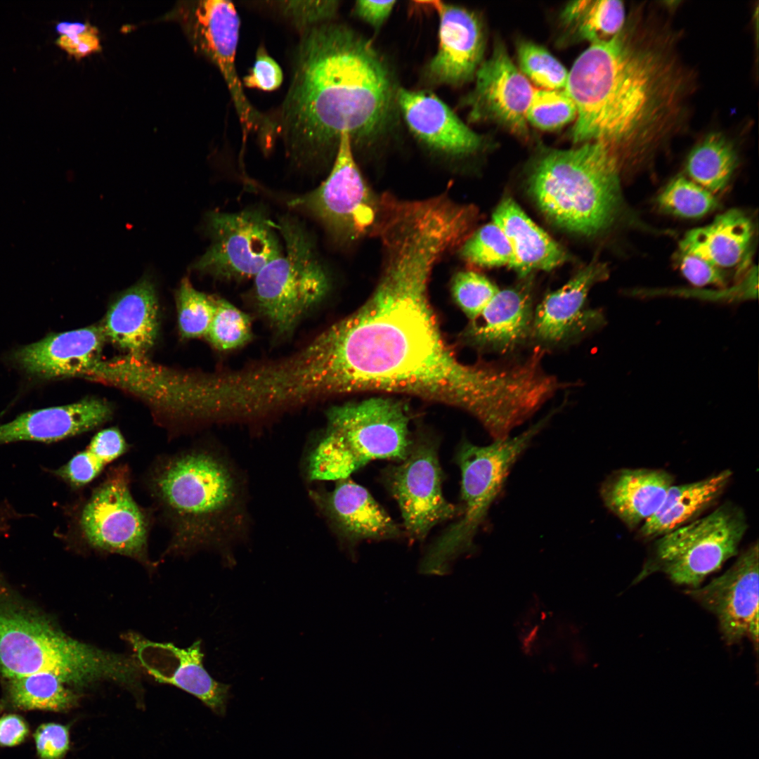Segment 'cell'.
<instances>
[{"instance_id": "484cf974", "label": "cell", "mask_w": 759, "mask_h": 759, "mask_svg": "<svg viewBox=\"0 0 759 759\" xmlns=\"http://www.w3.org/2000/svg\"><path fill=\"white\" fill-rule=\"evenodd\" d=\"M106 339L131 356L141 357L155 344L158 304L155 286L143 278L112 303L101 324Z\"/></svg>"}, {"instance_id": "f546056e", "label": "cell", "mask_w": 759, "mask_h": 759, "mask_svg": "<svg viewBox=\"0 0 759 759\" xmlns=\"http://www.w3.org/2000/svg\"><path fill=\"white\" fill-rule=\"evenodd\" d=\"M732 476L725 469L692 483L673 485L657 511L640 526L643 539H654L698 517L718 499Z\"/></svg>"}, {"instance_id": "e575fe53", "label": "cell", "mask_w": 759, "mask_h": 759, "mask_svg": "<svg viewBox=\"0 0 759 759\" xmlns=\"http://www.w3.org/2000/svg\"><path fill=\"white\" fill-rule=\"evenodd\" d=\"M657 203L664 212L687 219L701 217L718 206L713 193L682 176L664 188Z\"/></svg>"}, {"instance_id": "9a60e30c", "label": "cell", "mask_w": 759, "mask_h": 759, "mask_svg": "<svg viewBox=\"0 0 759 759\" xmlns=\"http://www.w3.org/2000/svg\"><path fill=\"white\" fill-rule=\"evenodd\" d=\"M182 13L195 49L212 62L223 76L242 129L253 130L260 140L264 138L272 129L271 119L249 103L236 71L240 21L235 6L225 0L198 1L183 6Z\"/></svg>"}, {"instance_id": "d590c367", "label": "cell", "mask_w": 759, "mask_h": 759, "mask_svg": "<svg viewBox=\"0 0 759 759\" xmlns=\"http://www.w3.org/2000/svg\"><path fill=\"white\" fill-rule=\"evenodd\" d=\"M205 337L219 351L239 348L252 338L251 319L227 300L215 297L214 312Z\"/></svg>"}, {"instance_id": "4316f807", "label": "cell", "mask_w": 759, "mask_h": 759, "mask_svg": "<svg viewBox=\"0 0 759 759\" xmlns=\"http://www.w3.org/2000/svg\"><path fill=\"white\" fill-rule=\"evenodd\" d=\"M673 483L663 469L623 468L606 478L599 493L607 509L632 529L657 511Z\"/></svg>"}, {"instance_id": "d6a6232c", "label": "cell", "mask_w": 759, "mask_h": 759, "mask_svg": "<svg viewBox=\"0 0 759 759\" xmlns=\"http://www.w3.org/2000/svg\"><path fill=\"white\" fill-rule=\"evenodd\" d=\"M738 164L734 147L721 133L706 136L690 152L686 171L694 182L712 193L728 184Z\"/></svg>"}, {"instance_id": "8fae6325", "label": "cell", "mask_w": 759, "mask_h": 759, "mask_svg": "<svg viewBox=\"0 0 759 759\" xmlns=\"http://www.w3.org/2000/svg\"><path fill=\"white\" fill-rule=\"evenodd\" d=\"M129 468L110 469L83 503L78 531L91 549L148 562L150 518L131 491Z\"/></svg>"}, {"instance_id": "60d3db41", "label": "cell", "mask_w": 759, "mask_h": 759, "mask_svg": "<svg viewBox=\"0 0 759 759\" xmlns=\"http://www.w3.org/2000/svg\"><path fill=\"white\" fill-rule=\"evenodd\" d=\"M455 301L470 320H475L499 291L485 275L472 271L456 274L452 283Z\"/></svg>"}, {"instance_id": "74e56055", "label": "cell", "mask_w": 759, "mask_h": 759, "mask_svg": "<svg viewBox=\"0 0 759 759\" xmlns=\"http://www.w3.org/2000/svg\"><path fill=\"white\" fill-rule=\"evenodd\" d=\"M461 255L468 263L480 267L508 266L513 268L514 257L502 231L493 222L486 224L463 242Z\"/></svg>"}, {"instance_id": "7a4b0ae2", "label": "cell", "mask_w": 759, "mask_h": 759, "mask_svg": "<svg viewBox=\"0 0 759 759\" xmlns=\"http://www.w3.org/2000/svg\"><path fill=\"white\" fill-rule=\"evenodd\" d=\"M396 95L389 70L371 44L326 22L302 32L274 122L276 134L294 163L313 166L337 148L342 132L352 140L383 129Z\"/></svg>"}, {"instance_id": "ac0fdd59", "label": "cell", "mask_w": 759, "mask_h": 759, "mask_svg": "<svg viewBox=\"0 0 759 759\" xmlns=\"http://www.w3.org/2000/svg\"><path fill=\"white\" fill-rule=\"evenodd\" d=\"M606 264L592 261L562 287L548 293L534 309L531 337L545 345L565 343L602 327L600 309L586 306L591 288L607 278Z\"/></svg>"}, {"instance_id": "d6986e66", "label": "cell", "mask_w": 759, "mask_h": 759, "mask_svg": "<svg viewBox=\"0 0 759 759\" xmlns=\"http://www.w3.org/2000/svg\"><path fill=\"white\" fill-rule=\"evenodd\" d=\"M125 639L138 663L157 681L179 687L199 699L214 713L225 715L231 685L215 680L207 671L200 641L181 649L171 643L148 640L136 633H128Z\"/></svg>"}, {"instance_id": "6da1fadb", "label": "cell", "mask_w": 759, "mask_h": 759, "mask_svg": "<svg viewBox=\"0 0 759 759\" xmlns=\"http://www.w3.org/2000/svg\"><path fill=\"white\" fill-rule=\"evenodd\" d=\"M382 247V271L365 303L296 352L301 391L311 401L362 391L408 394L481 423L491 420L508 399L510 375L500 363L460 362L445 342L428 296L441 247L406 233Z\"/></svg>"}, {"instance_id": "4fadbf2b", "label": "cell", "mask_w": 759, "mask_h": 759, "mask_svg": "<svg viewBox=\"0 0 759 759\" xmlns=\"http://www.w3.org/2000/svg\"><path fill=\"white\" fill-rule=\"evenodd\" d=\"M383 479L399 506L406 533L413 540H424L436 525L459 515V505L443 495L438 444L432 439L413 440L406 458L389 466Z\"/></svg>"}, {"instance_id": "f6af8a7d", "label": "cell", "mask_w": 759, "mask_h": 759, "mask_svg": "<svg viewBox=\"0 0 759 759\" xmlns=\"http://www.w3.org/2000/svg\"><path fill=\"white\" fill-rule=\"evenodd\" d=\"M39 759H62L70 745L69 729L58 723L40 725L34 734Z\"/></svg>"}, {"instance_id": "ee69618b", "label": "cell", "mask_w": 759, "mask_h": 759, "mask_svg": "<svg viewBox=\"0 0 759 759\" xmlns=\"http://www.w3.org/2000/svg\"><path fill=\"white\" fill-rule=\"evenodd\" d=\"M283 80L281 67L268 54L265 48L260 46L257 51L252 67L242 79L243 84L251 89L272 91L280 87Z\"/></svg>"}, {"instance_id": "5bb4252c", "label": "cell", "mask_w": 759, "mask_h": 759, "mask_svg": "<svg viewBox=\"0 0 759 759\" xmlns=\"http://www.w3.org/2000/svg\"><path fill=\"white\" fill-rule=\"evenodd\" d=\"M288 205L318 220L342 238L365 233L377 218V207L355 162L351 139L340 135L328 176L318 188L290 200Z\"/></svg>"}, {"instance_id": "52a82bcc", "label": "cell", "mask_w": 759, "mask_h": 759, "mask_svg": "<svg viewBox=\"0 0 759 759\" xmlns=\"http://www.w3.org/2000/svg\"><path fill=\"white\" fill-rule=\"evenodd\" d=\"M409 420L405 405L389 398H371L330 408L326 429L306 455V478L338 481L375 460L402 461L413 441Z\"/></svg>"}, {"instance_id": "7c38bea8", "label": "cell", "mask_w": 759, "mask_h": 759, "mask_svg": "<svg viewBox=\"0 0 759 759\" xmlns=\"http://www.w3.org/2000/svg\"><path fill=\"white\" fill-rule=\"evenodd\" d=\"M206 227L211 244L193 264L200 273L226 280L254 278L283 252L277 224L259 208L212 212Z\"/></svg>"}, {"instance_id": "681fc988", "label": "cell", "mask_w": 759, "mask_h": 759, "mask_svg": "<svg viewBox=\"0 0 759 759\" xmlns=\"http://www.w3.org/2000/svg\"><path fill=\"white\" fill-rule=\"evenodd\" d=\"M56 30L60 35L98 33V30L91 24L79 22H60L56 25Z\"/></svg>"}, {"instance_id": "9c48e42d", "label": "cell", "mask_w": 759, "mask_h": 759, "mask_svg": "<svg viewBox=\"0 0 759 759\" xmlns=\"http://www.w3.org/2000/svg\"><path fill=\"white\" fill-rule=\"evenodd\" d=\"M277 226L283 252L254 277L253 295L259 312L275 335L287 337L304 315L324 299L330 280L305 226L287 215Z\"/></svg>"}, {"instance_id": "e0dca14e", "label": "cell", "mask_w": 759, "mask_h": 759, "mask_svg": "<svg viewBox=\"0 0 759 759\" xmlns=\"http://www.w3.org/2000/svg\"><path fill=\"white\" fill-rule=\"evenodd\" d=\"M474 77V87L465 100L470 119L493 122L526 138V112L535 88L512 62L501 41L494 44L491 56L481 63Z\"/></svg>"}, {"instance_id": "836d02e7", "label": "cell", "mask_w": 759, "mask_h": 759, "mask_svg": "<svg viewBox=\"0 0 759 759\" xmlns=\"http://www.w3.org/2000/svg\"><path fill=\"white\" fill-rule=\"evenodd\" d=\"M8 680V697L18 709L63 711L77 701V694L52 673H34Z\"/></svg>"}, {"instance_id": "3957f363", "label": "cell", "mask_w": 759, "mask_h": 759, "mask_svg": "<svg viewBox=\"0 0 759 759\" xmlns=\"http://www.w3.org/2000/svg\"><path fill=\"white\" fill-rule=\"evenodd\" d=\"M649 39L624 26L576 60L566 87L577 109L575 143H604L621 163L675 129L687 78L669 44Z\"/></svg>"}, {"instance_id": "ab89813d", "label": "cell", "mask_w": 759, "mask_h": 759, "mask_svg": "<svg viewBox=\"0 0 759 759\" xmlns=\"http://www.w3.org/2000/svg\"><path fill=\"white\" fill-rule=\"evenodd\" d=\"M576 104L564 90L535 89L526 112L527 123L543 131H554L575 122Z\"/></svg>"}, {"instance_id": "277c9868", "label": "cell", "mask_w": 759, "mask_h": 759, "mask_svg": "<svg viewBox=\"0 0 759 759\" xmlns=\"http://www.w3.org/2000/svg\"><path fill=\"white\" fill-rule=\"evenodd\" d=\"M147 486L169 528L170 552L220 547L245 528L241 479L211 450H186L160 458L148 474Z\"/></svg>"}, {"instance_id": "bcb514c9", "label": "cell", "mask_w": 759, "mask_h": 759, "mask_svg": "<svg viewBox=\"0 0 759 759\" xmlns=\"http://www.w3.org/2000/svg\"><path fill=\"white\" fill-rule=\"evenodd\" d=\"M56 44L69 55L81 58L101 49L97 34L83 33L73 35H60Z\"/></svg>"}, {"instance_id": "2e32d148", "label": "cell", "mask_w": 759, "mask_h": 759, "mask_svg": "<svg viewBox=\"0 0 759 759\" xmlns=\"http://www.w3.org/2000/svg\"><path fill=\"white\" fill-rule=\"evenodd\" d=\"M758 543L741 552L734 564L707 585L688 594L713 613L728 644L749 637L758 642Z\"/></svg>"}, {"instance_id": "30bf717a", "label": "cell", "mask_w": 759, "mask_h": 759, "mask_svg": "<svg viewBox=\"0 0 759 759\" xmlns=\"http://www.w3.org/2000/svg\"><path fill=\"white\" fill-rule=\"evenodd\" d=\"M747 528L743 510L724 503L709 514L657 538L635 582L659 571L677 585L696 588L738 554Z\"/></svg>"}, {"instance_id": "44dd1931", "label": "cell", "mask_w": 759, "mask_h": 759, "mask_svg": "<svg viewBox=\"0 0 759 759\" xmlns=\"http://www.w3.org/2000/svg\"><path fill=\"white\" fill-rule=\"evenodd\" d=\"M106 339L102 325L50 334L16 350L13 359L22 370L41 378L86 375L100 361Z\"/></svg>"}, {"instance_id": "8992f818", "label": "cell", "mask_w": 759, "mask_h": 759, "mask_svg": "<svg viewBox=\"0 0 759 759\" xmlns=\"http://www.w3.org/2000/svg\"><path fill=\"white\" fill-rule=\"evenodd\" d=\"M138 669L135 659L74 640L46 620L0 602V673L8 679L49 673L76 687L106 680L131 684Z\"/></svg>"}, {"instance_id": "603a6c76", "label": "cell", "mask_w": 759, "mask_h": 759, "mask_svg": "<svg viewBox=\"0 0 759 759\" xmlns=\"http://www.w3.org/2000/svg\"><path fill=\"white\" fill-rule=\"evenodd\" d=\"M310 496L340 537L348 542L398 538L400 527L368 491L349 477L332 491H310Z\"/></svg>"}, {"instance_id": "ba28073f", "label": "cell", "mask_w": 759, "mask_h": 759, "mask_svg": "<svg viewBox=\"0 0 759 759\" xmlns=\"http://www.w3.org/2000/svg\"><path fill=\"white\" fill-rule=\"evenodd\" d=\"M555 413L550 412L517 436L494 440L484 446L467 441L460 445L455 456L462 474L458 518L429 547L422 570L444 571L450 562L472 549L474 537L512 467Z\"/></svg>"}, {"instance_id": "7bdbcfd3", "label": "cell", "mask_w": 759, "mask_h": 759, "mask_svg": "<svg viewBox=\"0 0 759 759\" xmlns=\"http://www.w3.org/2000/svg\"><path fill=\"white\" fill-rule=\"evenodd\" d=\"M674 260L682 275L694 286L725 287L727 283L724 269L700 257L678 249Z\"/></svg>"}, {"instance_id": "d4e9b609", "label": "cell", "mask_w": 759, "mask_h": 759, "mask_svg": "<svg viewBox=\"0 0 759 759\" xmlns=\"http://www.w3.org/2000/svg\"><path fill=\"white\" fill-rule=\"evenodd\" d=\"M112 415L111 406L97 398L26 412L0 425V444L20 441H58L93 430Z\"/></svg>"}, {"instance_id": "b9f144b4", "label": "cell", "mask_w": 759, "mask_h": 759, "mask_svg": "<svg viewBox=\"0 0 759 759\" xmlns=\"http://www.w3.org/2000/svg\"><path fill=\"white\" fill-rule=\"evenodd\" d=\"M280 13L302 32L328 22L337 13L339 2L333 0L281 1L275 2Z\"/></svg>"}, {"instance_id": "8d00e7d4", "label": "cell", "mask_w": 759, "mask_h": 759, "mask_svg": "<svg viewBox=\"0 0 759 759\" xmlns=\"http://www.w3.org/2000/svg\"><path fill=\"white\" fill-rule=\"evenodd\" d=\"M519 69L531 83L541 89H566L569 72L544 47L528 41L517 46Z\"/></svg>"}, {"instance_id": "f1b7e54d", "label": "cell", "mask_w": 759, "mask_h": 759, "mask_svg": "<svg viewBox=\"0 0 759 759\" xmlns=\"http://www.w3.org/2000/svg\"><path fill=\"white\" fill-rule=\"evenodd\" d=\"M753 226L742 211L727 210L702 227L687 232L679 249L700 257L724 269L741 264L747 257Z\"/></svg>"}, {"instance_id": "cb8c5ba5", "label": "cell", "mask_w": 759, "mask_h": 759, "mask_svg": "<svg viewBox=\"0 0 759 759\" xmlns=\"http://www.w3.org/2000/svg\"><path fill=\"white\" fill-rule=\"evenodd\" d=\"M396 100L412 134L428 146L453 155L472 154L482 146L483 138L433 93L400 89Z\"/></svg>"}, {"instance_id": "1f68e13d", "label": "cell", "mask_w": 759, "mask_h": 759, "mask_svg": "<svg viewBox=\"0 0 759 759\" xmlns=\"http://www.w3.org/2000/svg\"><path fill=\"white\" fill-rule=\"evenodd\" d=\"M129 446L115 427L102 429L89 445L53 474L72 489H80L96 479L105 468L127 452Z\"/></svg>"}, {"instance_id": "5b68a950", "label": "cell", "mask_w": 759, "mask_h": 759, "mask_svg": "<svg viewBox=\"0 0 759 759\" xmlns=\"http://www.w3.org/2000/svg\"><path fill=\"white\" fill-rule=\"evenodd\" d=\"M621 163L606 144L591 141L542 153L529 189L545 215L557 226L596 235L615 221L622 205Z\"/></svg>"}, {"instance_id": "c3c4849f", "label": "cell", "mask_w": 759, "mask_h": 759, "mask_svg": "<svg viewBox=\"0 0 759 759\" xmlns=\"http://www.w3.org/2000/svg\"><path fill=\"white\" fill-rule=\"evenodd\" d=\"M395 4V1H357L354 12L363 21L378 29L388 18Z\"/></svg>"}, {"instance_id": "ffe728a7", "label": "cell", "mask_w": 759, "mask_h": 759, "mask_svg": "<svg viewBox=\"0 0 759 759\" xmlns=\"http://www.w3.org/2000/svg\"><path fill=\"white\" fill-rule=\"evenodd\" d=\"M439 17V44L426 67L435 84L458 86L474 78L481 63L484 34L474 12L441 1L430 2Z\"/></svg>"}, {"instance_id": "83f0119b", "label": "cell", "mask_w": 759, "mask_h": 759, "mask_svg": "<svg viewBox=\"0 0 759 759\" xmlns=\"http://www.w3.org/2000/svg\"><path fill=\"white\" fill-rule=\"evenodd\" d=\"M493 222L507 237L514 257L512 268L522 278L535 270H552L568 259L564 249L510 197L503 199L496 207Z\"/></svg>"}, {"instance_id": "7402d4cb", "label": "cell", "mask_w": 759, "mask_h": 759, "mask_svg": "<svg viewBox=\"0 0 759 759\" xmlns=\"http://www.w3.org/2000/svg\"><path fill=\"white\" fill-rule=\"evenodd\" d=\"M499 290L481 313L470 321L465 337L474 346L500 354L517 349L531 337L534 313L528 276Z\"/></svg>"}, {"instance_id": "f35d334b", "label": "cell", "mask_w": 759, "mask_h": 759, "mask_svg": "<svg viewBox=\"0 0 759 759\" xmlns=\"http://www.w3.org/2000/svg\"><path fill=\"white\" fill-rule=\"evenodd\" d=\"M176 304L181 337H205L214 312L215 296L197 290L185 278L176 293Z\"/></svg>"}, {"instance_id": "4dcf8cb0", "label": "cell", "mask_w": 759, "mask_h": 759, "mask_svg": "<svg viewBox=\"0 0 759 759\" xmlns=\"http://www.w3.org/2000/svg\"><path fill=\"white\" fill-rule=\"evenodd\" d=\"M560 17L575 37L592 44L618 34L625 26V11L621 1L580 0L569 2Z\"/></svg>"}, {"instance_id": "7dc6e473", "label": "cell", "mask_w": 759, "mask_h": 759, "mask_svg": "<svg viewBox=\"0 0 759 759\" xmlns=\"http://www.w3.org/2000/svg\"><path fill=\"white\" fill-rule=\"evenodd\" d=\"M26 721L15 714L0 718V746L13 747L22 743L29 734Z\"/></svg>"}]
</instances>
